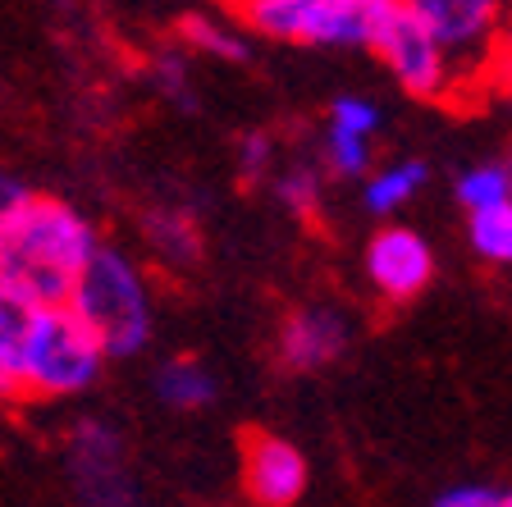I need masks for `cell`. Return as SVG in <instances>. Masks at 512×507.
Listing matches in <instances>:
<instances>
[{"instance_id": "277c9868", "label": "cell", "mask_w": 512, "mask_h": 507, "mask_svg": "<svg viewBox=\"0 0 512 507\" xmlns=\"http://www.w3.org/2000/svg\"><path fill=\"white\" fill-rule=\"evenodd\" d=\"M398 0H243L238 19L252 37L311 51H375Z\"/></svg>"}, {"instance_id": "d4e9b609", "label": "cell", "mask_w": 512, "mask_h": 507, "mask_svg": "<svg viewBox=\"0 0 512 507\" xmlns=\"http://www.w3.org/2000/svg\"><path fill=\"white\" fill-rule=\"evenodd\" d=\"M499 507H512V489H499Z\"/></svg>"}, {"instance_id": "44dd1931", "label": "cell", "mask_w": 512, "mask_h": 507, "mask_svg": "<svg viewBox=\"0 0 512 507\" xmlns=\"http://www.w3.org/2000/svg\"><path fill=\"white\" fill-rule=\"evenodd\" d=\"M270 165H275V142L266 138V133H247L243 142H238V169H243V179H266Z\"/></svg>"}, {"instance_id": "30bf717a", "label": "cell", "mask_w": 512, "mask_h": 507, "mask_svg": "<svg viewBox=\"0 0 512 507\" xmlns=\"http://www.w3.org/2000/svg\"><path fill=\"white\" fill-rule=\"evenodd\" d=\"M380 138V106L366 96H334L320 133V169L334 179H366Z\"/></svg>"}, {"instance_id": "cb8c5ba5", "label": "cell", "mask_w": 512, "mask_h": 507, "mask_svg": "<svg viewBox=\"0 0 512 507\" xmlns=\"http://www.w3.org/2000/svg\"><path fill=\"white\" fill-rule=\"evenodd\" d=\"M485 78H499V83H512V28H508V37L499 42V51H494L490 74H485Z\"/></svg>"}, {"instance_id": "7a4b0ae2", "label": "cell", "mask_w": 512, "mask_h": 507, "mask_svg": "<svg viewBox=\"0 0 512 507\" xmlns=\"http://www.w3.org/2000/svg\"><path fill=\"white\" fill-rule=\"evenodd\" d=\"M69 307L83 316L106 357H138L156 334V288L151 270L133 252L101 243L78 275Z\"/></svg>"}, {"instance_id": "2e32d148", "label": "cell", "mask_w": 512, "mask_h": 507, "mask_svg": "<svg viewBox=\"0 0 512 507\" xmlns=\"http://www.w3.org/2000/svg\"><path fill=\"white\" fill-rule=\"evenodd\" d=\"M467 243L494 270H512V197L467 215Z\"/></svg>"}, {"instance_id": "7c38bea8", "label": "cell", "mask_w": 512, "mask_h": 507, "mask_svg": "<svg viewBox=\"0 0 512 507\" xmlns=\"http://www.w3.org/2000/svg\"><path fill=\"white\" fill-rule=\"evenodd\" d=\"M142 243L165 270H192L202 261V229L183 206H151L142 215Z\"/></svg>"}, {"instance_id": "52a82bcc", "label": "cell", "mask_w": 512, "mask_h": 507, "mask_svg": "<svg viewBox=\"0 0 512 507\" xmlns=\"http://www.w3.org/2000/svg\"><path fill=\"white\" fill-rule=\"evenodd\" d=\"M398 5L435 32L471 83H485L494 51L512 28V0H398Z\"/></svg>"}, {"instance_id": "e0dca14e", "label": "cell", "mask_w": 512, "mask_h": 507, "mask_svg": "<svg viewBox=\"0 0 512 507\" xmlns=\"http://www.w3.org/2000/svg\"><path fill=\"white\" fill-rule=\"evenodd\" d=\"M32 302H23L19 293L0 288V402L5 398H19V375H14V361H19V343H23V329L32 320Z\"/></svg>"}, {"instance_id": "6da1fadb", "label": "cell", "mask_w": 512, "mask_h": 507, "mask_svg": "<svg viewBox=\"0 0 512 507\" xmlns=\"http://www.w3.org/2000/svg\"><path fill=\"white\" fill-rule=\"evenodd\" d=\"M96 247V224L74 201L32 192L0 224V288L19 293L32 307H60L74 297V284Z\"/></svg>"}, {"instance_id": "603a6c76", "label": "cell", "mask_w": 512, "mask_h": 507, "mask_svg": "<svg viewBox=\"0 0 512 507\" xmlns=\"http://www.w3.org/2000/svg\"><path fill=\"white\" fill-rule=\"evenodd\" d=\"M32 197V188L23 179H14V174H5V169H0V224L10 220L14 211H19L23 201Z\"/></svg>"}, {"instance_id": "484cf974", "label": "cell", "mask_w": 512, "mask_h": 507, "mask_svg": "<svg viewBox=\"0 0 512 507\" xmlns=\"http://www.w3.org/2000/svg\"><path fill=\"white\" fill-rule=\"evenodd\" d=\"M503 165H508V174H512V147H508V156H503Z\"/></svg>"}, {"instance_id": "3957f363", "label": "cell", "mask_w": 512, "mask_h": 507, "mask_svg": "<svg viewBox=\"0 0 512 507\" xmlns=\"http://www.w3.org/2000/svg\"><path fill=\"white\" fill-rule=\"evenodd\" d=\"M106 348L96 343V334L83 325L69 302L60 307H37L23 329L19 343V398H42V402H64L87 393L101 370H106Z\"/></svg>"}, {"instance_id": "5bb4252c", "label": "cell", "mask_w": 512, "mask_h": 507, "mask_svg": "<svg viewBox=\"0 0 512 507\" xmlns=\"http://www.w3.org/2000/svg\"><path fill=\"white\" fill-rule=\"evenodd\" d=\"M151 389H156L160 407H170V412H206V407L220 398L215 370L197 357H165L156 366Z\"/></svg>"}, {"instance_id": "4fadbf2b", "label": "cell", "mask_w": 512, "mask_h": 507, "mask_svg": "<svg viewBox=\"0 0 512 507\" xmlns=\"http://www.w3.org/2000/svg\"><path fill=\"white\" fill-rule=\"evenodd\" d=\"M430 183V165L416 156L389 160V165L371 169L362 179V206L375 215V220H394L403 206H412L421 197V188Z\"/></svg>"}, {"instance_id": "ac0fdd59", "label": "cell", "mask_w": 512, "mask_h": 507, "mask_svg": "<svg viewBox=\"0 0 512 507\" xmlns=\"http://www.w3.org/2000/svg\"><path fill=\"white\" fill-rule=\"evenodd\" d=\"M453 197H458L462 215L471 211H485V206H499V201L512 197V174L503 160H476V165H467L458 174V183H453Z\"/></svg>"}, {"instance_id": "ba28073f", "label": "cell", "mask_w": 512, "mask_h": 507, "mask_svg": "<svg viewBox=\"0 0 512 507\" xmlns=\"http://www.w3.org/2000/svg\"><path fill=\"white\" fill-rule=\"evenodd\" d=\"M362 270L366 284L389 302V307H407L430 288L435 279V252L416 229L407 224H384L366 238L362 252Z\"/></svg>"}, {"instance_id": "8fae6325", "label": "cell", "mask_w": 512, "mask_h": 507, "mask_svg": "<svg viewBox=\"0 0 512 507\" xmlns=\"http://www.w3.org/2000/svg\"><path fill=\"white\" fill-rule=\"evenodd\" d=\"M311 466L284 434H252L243 444V494L256 507H293L307 494Z\"/></svg>"}, {"instance_id": "8992f818", "label": "cell", "mask_w": 512, "mask_h": 507, "mask_svg": "<svg viewBox=\"0 0 512 507\" xmlns=\"http://www.w3.org/2000/svg\"><path fill=\"white\" fill-rule=\"evenodd\" d=\"M69 476L78 507H151V498L128 476L124 434L106 416H83L69 430Z\"/></svg>"}, {"instance_id": "ffe728a7", "label": "cell", "mask_w": 512, "mask_h": 507, "mask_svg": "<svg viewBox=\"0 0 512 507\" xmlns=\"http://www.w3.org/2000/svg\"><path fill=\"white\" fill-rule=\"evenodd\" d=\"M147 78L165 101L174 106H192V64H188V51L170 46V51H156L147 64Z\"/></svg>"}, {"instance_id": "5b68a950", "label": "cell", "mask_w": 512, "mask_h": 507, "mask_svg": "<svg viewBox=\"0 0 512 507\" xmlns=\"http://www.w3.org/2000/svg\"><path fill=\"white\" fill-rule=\"evenodd\" d=\"M375 55L394 74V83L416 101H462L476 87L467 78V69L448 55V46L421 19H412L403 5L375 37Z\"/></svg>"}, {"instance_id": "7402d4cb", "label": "cell", "mask_w": 512, "mask_h": 507, "mask_svg": "<svg viewBox=\"0 0 512 507\" xmlns=\"http://www.w3.org/2000/svg\"><path fill=\"white\" fill-rule=\"evenodd\" d=\"M430 507H499V489H490V485H453V489H444Z\"/></svg>"}, {"instance_id": "9c48e42d", "label": "cell", "mask_w": 512, "mask_h": 507, "mask_svg": "<svg viewBox=\"0 0 512 507\" xmlns=\"http://www.w3.org/2000/svg\"><path fill=\"white\" fill-rule=\"evenodd\" d=\"M348 343H352L348 311L334 307V302H307V307H293L279 320L275 357L293 375H311V370L334 366L348 352Z\"/></svg>"}, {"instance_id": "9a60e30c", "label": "cell", "mask_w": 512, "mask_h": 507, "mask_svg": "<svg viewBox=\"0 0 512 507\" xmlns=\"http://www.w3.org/2000/svg\"><path fill=\"white\" fill-rule=\"evenodd\" d=\"M252 32L234 28L229 19H220V14H183L179 19V42L183 51L192 55H206V60H224V64H243L247 55H252V42H247Z\"/></svg>"}, {"instance_id": "4316f807", "label": "cell", "mask_w": 512, "mask_h": 507, "mask_svg": "<svg viewBox=\"0 0 512 507\" xmlns=\"http://www.w3.org/2000/svg\"><path fill=\"white\" fill-rule=\"evenodd\" d=\"M229 5H243V0H229Z\"/></svg>"}, {"instance_id": "d6986e66", "label": "cell", "mask_w": 512, "mask_h": 507, "mask_svg": "<svg viewBox=\"0 0 512 507\" xmlns=\"http://www.w3.org/2000/svg\"><path fill=\"white\" fill-rule=\"evenodd\" d=\"M275 197H279V206H284V211L311 220V215L320 211V197H325V169H316V165L279 169V174H275Z\"/></svg>"}]
</instances>
